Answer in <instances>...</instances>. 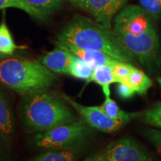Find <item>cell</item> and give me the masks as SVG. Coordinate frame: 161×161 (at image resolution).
Returning a JSON list of instances; mask_svg holds the SVG:
<instances>
[{"label":"cell","mask_w":161,"mask_h":161,"mask_svg":"<svg viewBox=\"0 0 161 161\" xmlns=\"http://www.w3.org/2000/svg\"><path fill=\"white\" fill-rule=\"evenodd\" d=\"M84 161H90V158H88V159H86V160H84Z\"/></svg>","instance_id":"f1b7e54d"},{"label":"cell","mask_w":161,"mask_h":161,"mask_svg":"<svg viewBox=\"0 0 161 161\" xmlns=\"http://www.w3.org/2000/svg\"><path fill=\"white\" fill-rule=\"evenodd\" d=\"M93 71L94 69L86 62L73 55L69 69V75L78 79L86 80L89 82Z\"/></svg>","instance_id":"ac0fdd59"},{"label":"cell","mask_w":161,"mask_h":161,"mask_svg":"<svg viewBox=\"0 0 161 161\" xmlns=\"http://www.w3.org/2000/svg\"><path fill=\"white\" fill-rule=\"evenodd\" d=\"M25 46H17L13 39L12 35L6 24L5 17H3L0 23V54L3 55H13L16 50L23 49Z\"/></svg>","instance_id":"5bb4252c"},{"label":"cell","mask_w":161,"mask_h":161,"mask_svg":"<svg viewBox=\"0 0 161 161\" xmlns=\"http://www.w3.org/2000/svg\"><path fill=\"white\" fill-rule=\"evenodd\" d=\"M92 161H153L148 152L130 138L114 141L92 158Z\"/></svg>","instance_id":"52a82bcc"},{"label":"cell","mask_w":161,"mask_h":161,"mask_svg":"<svg viewBox=\"0 0 161 161\" xmlns=\"http://www.w3.org/2000/svg\"><path fill=\"white\" fill-rule=\"evenodd\" d=\"M75 7L89 13L96 21L111 29L112 19L119 9L128 0H69Z\"/></svg>","instance_id":"9c48e42d"},{"label":"cell","mask_w":161,"mask_h":161,"mask_svg":"<svg viewBox=\"0 0 161 161\" xmlns=\"http://www.w3.org/2000/svg\"><path fill=\"white\" fill-rule=\"evenodd\" d=\"M116 34L122 45L147 69H152L158 63L160 43L156 30L139 36Z\"/></svg>","instance_id":"5b68a950"},{"label":"cell","mask_w":161,"mask_h":161,"mask_svg":"<svg viewBox=\"0 0 161 161\" xmlns=\"http://www.w3.org/2000/svg\"><path fill=\"white\" fill-rule=\"evenodd\" d=\"M6 57H7V56L3 55H1V54H0V60L3 59V58H6Z\"/></svg>","instance_id":"4316f807"},{"label":"cell","mask_w":161,"mask_h":161,"mask_svg":"<svg viewBox=\"0 0 161 161\" xmlns=\"http://www.w3.org/2000/svg\"><path fill=\"white\" fill-rule=\"evenodd\" d=\"M109 86L110 85L102 86V90H103L105 100H104V103L99 106L100 109L109 117L114 119L122 120L125 123H128L130 121H131L133 119L137 116V114H136V113H128L121 110L115 101L113 100L110 98Z\"/></svg>","instance_id":"7c38bea8"},{"label":"cell","mask_w":161,"mask_h":161,"mask_svg":"<svg viewBox=\"0 0 161 161\" xmlns=\"http://www.w3.org/2000/svg\"><path fill=\"white\" fill-rule=\"evenodd\" d=\"M137 116L144 123L161 128V102L153 105L149 109L137 114Z\"/></svg>","instance_id":"44dd1931"},{"label":"cell","mask_w":161,"mask_h":161,"mask_svg":"<svg viewBox=\"0 0 161 161\" xmlns=\"http://www.w3.org/2000/svg\"><path fill=\"white\" fill-rule=\"evenodd\" d=\"M31 7L41 12L48 18L49 15L60 9L63 6V0H23Z\"/></svg>","instance_id":"ffe728a7"},{"label":"cell","mask_w":161,"mask_h":161,"mask_svg":"<svg viewBox=\"0 0 161 161\" xmlns=\"http://www.w3.org/2000/svg\"><path fill=\"white\" fill-rule=\"evenodd\" d=\"M134 67L135 66L127 62H122L119 60L116 62L113 66V70H114L116 83H126Z\"/></svg>","instance_id":"7402d4cb"},{"label":"cell","mask_w":161,"mask_h":161,"mask_svg":"<svg viewBox=\"0 0 161 161\" xmlns=\"http://www.w3.org/2000/svg\"><path fill=\"white\" fill-rule=\"evenodd\" d=\"M19 114L30 132H43L77 119L67 104L49 92L41 90L23 96Z\"/></svg>","instance_id":"7a4b0ae2"},{"label":"cell","mask_w":161,"mask_h":161,"mask_svg":"<svg viewBox=\"0 0 161 161\" xmlns=\"http://www.w3.org/2000/svg\"><path fill=\"white\" fill-rule=\"evenodd\" d=\"M62 98L77 111L81 118L92 128L103 132H114L125 124L124 121L114 119L106 115L99 106L88 107L80 104L69 96L64 95Z\"/></svg>","instance_id":"ba28073f"},{"label":"cell","mask_w":161,"mask_h":161,"mask_svg":"<svg viewBox=\"0 0 161 161\" xmlns=\"http://www.w3.org/2000/svg\"><path fill=\"white\" fill-rule=\"evenodd\" d=\"M14 128V116L7 99L0 92V136L7 137L11 135Z\"/></svg>","instance_id":"4fadbf2b"},{"label":"cell","mask_w":161,"mask_h":161,"mask_svg":"<svg viewBox=\"0 0 161 161\" xmlns=\"http://www.w3.org/2000/svg\"><path fill=\"white\" fill-rule=\"evenodd\" d=\"M126 84H128L136 93L140 95L146 93L152 86V80L146 75V73L136 67L134 68Z\"/></svg>","instance_id":"9a60e30c"},{"label":"cell","mask_w":161,"mask_h":161,"mask_svg":"<svg viewBox=\"0 0 161 161\" xmlns=\"http://www.w3.org/2000/svg\"><path fill=\"white\" fill-rule=\"evenodd\" d=\"M113 66L114 65H105L96 68L92 72L89 82L93 81L102 86L110 85L112 83H116Z\"/></svg>","instance_id":"d6986e66"},{"label":"cell","mask_w":161,"mask_h":161,"mask_svg":"<svg viewBox=\"0 0 161 161\" xmlns=\"http://www.w3.org/2000/svg\"><path fill=\"white\" fill-rule=\"evenodd\" d=\"M141 7L153 18L161 15V0H140Z\"/></svg>","instance_id":"603a6c76"},{"label":"cell","mask_w":161,"mask_h":161,"mask_svg":"<svg viewBox=\"0 0 161 161\" xmlns=\"http://www.w3.org/2000/svg\"><path fill=\"white\" fill-rule=\"evenodd\" d=\"M55 45L60 49L66 50L77 57L81 58L82 60H84L89 64L93 69H96V68L102 66L114 65L116 62L119 61L118 60L107 55L104 52L80 49V48H78L72 44L64 43V42L58 41V40L55 42Z\"/></svg>","instance_id":"30bf717a"},{"label":"cell","mask_w":161,"mask_h":161,"mask_svg":"<svg viewBox=\"0 0 161 161\" xmlns=\"http://www.w3.org/2000/svg\"><path fill=\"white\" fill-rule=\"evenodd\" d=\"M158 84H159V85H160V88H161V76H160V77H158Z\"/></svg>","instance_id":"484cf974"},{"label":"cell","mask_w":161,"mask_h":161,"mask_svg":"<svg viewBox=\"0 0 161 161\" xmlns=\"http://www.w3.org/2000/svg\"><path fill=\"white\" fill-rule=\"evenodd\" d=\"M90 161H92V158H90Z\"/></svg>","instance_id":"f546056e"},{"label":"cell","mask_w":161,"mask_h":161,"mask_svg":"<svg viewBox=\"0 0 161 161\" xmlns=\"http://www.w3.org/2000/svg\"><path fill=\"white\" fill-rule=\"evenodd\" d=\"M57 39L80 49L104 52L119 61L130 64L134 61V57L122 45L114 30L83 16H74Z\"/></svg>","instance_id":"6da1fadb"},{"label":"cell","mask_w":161,"mask_h":161,"mask_svg":"<svg viewBox=\"0 0 161 161\" xmlns=\"http://www.w3.org/2000/svg\"><path fill=\"white\" fill-rule=\"evenodd\" d=\"M72 58L73 54L57 47L40 58V61L55 73L69 75Z\"/></svg>","instance_id":"8fae6325"},{"label":"cell","mask_w":161,"mask_h":161,"mask_svg":"<svg viewBox=\"0 0 161 161\" xmlns=\"http://www.w3.org/2000/svg\"><path fill=\"white\" fill-rule=\"evenodd\" d=\"M91 128L82 119L39 132L34 136V142L40 148L71 149L89 137L92 133Z\"/></svg>","instance_id":"277c9868"},{"label":"cell","mask_w":161,"mask_h":161,"mask_svg":"<svg viewBox=\"0 0 161 161\" xmlns=\"http://www.w3.org/2000/svg\"><path fill=\"white\" fill-rule=\"evenodd\" d=\"M2 139H3V138L1 136H0V145H1V140H2Z\"/></svg>","instance_id":"83f0119b"},{"label":"cell","mask_w":161,"mask_h":161,"mask_svg":"<svg viewBox=\"0 0 161 161\" xmlns=\"http://www.w3.org/2000/svg\"><path fill=\"white\" fill-rule=\"evenodd\" d=\"M9 8L22 10L33 18L40 21H43L47 19V17L43 15L41 12L25 3L23 0H0V10Z\"/></svg>","instance_id":"2e32d148"},{"label":"cell","mask_w":161,"mask_h":161,"mask_svg":"<svg viewBox=\"0 0 161 161\" xmlns=\"http://www.w3.org/2000/svg\"><path fill=\"white\" fill-rule=\"evenodd\" d=\"M29 161H77L71 149H56L44 152Z\"/></svg>","instance_id":"e0dca14e"},{"label":"cell","mask_w":161,"mask_h":161,"mask_svg":"<svg viewBox=\"0 0 161 161\" xmlns=\"http://www.w3.org/2000/svg\"><path fill=\"white\" fill-rule=\"evenodd\" d=\"M147 139L156 147L157 149L161 153V130L150 128L145 132Z\"/></svg>","instance_id":"cb8c5ba5"},{"label":"cell","mask_w":161,"mask_h":161,"mask_svg":"<svg viewBox=\"0 0 161 161\" xmlns=\"http://www.w3.org/2000/svg\"><path fill=\"white\" fill-rule=\"evenodd\" d=\"M155 30L151 16L141 6L125 8L114 19V31L116 33L139 36Z\"/></svg>","instance_id":"8992f818"},{"label":"cell","mask_w":161,"mask_h":161,"mask_svg":"<svg viewBox=\"0 0 161 161\" xmlns=\"http://www.w3.org/2000/svg\"><path fill=\"white\" fill-rule=\"evenodd\" d=\"M116 91L119 96L122 98H130L134 96L135 91L126 83H118Z\"/></svg>","instance_id":"d4e9b609"},{"label":"cell","mask_w":161,"mask_h":161,"mask_svg":"<svg viewBox=\"0 0 161 161\" xmlns=\"http://www.w3.org/2000/svg\"><path fill=\"white\" fill-rule=\"evenodd\" d=\"M57 79L40 61L10 57L0 60V84L23 96L48 89Z\"/></svg>","instance_id":"3957f363"}]
</instances>
